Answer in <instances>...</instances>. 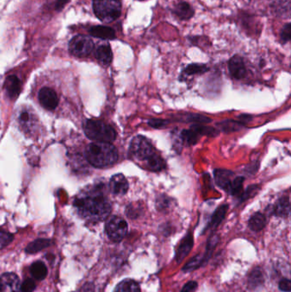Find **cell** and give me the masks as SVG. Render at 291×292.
I'll list each match as a JSON object with an SVG mask.
<instances>
[{"label": "cell", "instance_id": "6da1fadb", "mask_svg": "<svg viewBox=\"0 0 291 292\" xmlns=\"http://www.w3.org/2000/svg\"><path fill=\"white\" fill-rule=\"evenodd\" d=\"M75 206L83 218L90 221H101L111 212V205L107 198L97 191L81 194L76 198Z\"/></svg>", "mask_w": 291, "mask_h": 292}, {"label": "cell", "instance_id": "7a4b0ae2", "mask_svg": "<svg viewBox=\"0 0 291 292\" xmlns=\"http://www.w3.org/2000/svg\"><path fill=\"white\" fill-rule=\"evenodd\" d=\"M129 154L135 161L140 162L142 167L151 172H160L166 167L163 158L157 153L151 142L143 136L132 138Z\"/></svg>", "mask_w": 291, "mask_h": 292}, {"label": "cell", "instance_id": "3957f363", "mask_svg": "<svg viewBox=\"0 0 291 292\" xmlns=\"http://www.w3.org/2000/svg\"><path fill=\"white\" fill-rule=\"evenodd\" d=\"M85 158L94 167H108L117 161L118 151L111 143L94 142L85 149Z\"/></svg>", "mask_w": 291, "mask_h": 292}, {"label": "cell", "instance_id": "277c9868", "mask_svg": "<svg viewBox=\"0 0 291 292\" xmlns=\"http://www.w3.org/2000/svg\"><path fill=\"white\" fill-rule=\"evenodd\" d=\"M84 131L89 138L96 142L111 143L116 138V132L110 126L99 120H88L84 126Z\"/></svg>", "mask_w": 291, "mask_h": 292}, {"label": "cell", "instance_id": "5b68a950", "mask_svg": "<svg viewBox=\"0 0 291 292\" xmlns=\"http://www.w3.org/2000/svg\"><path fill=\"white\" fill-rule=\"evenodd\" d=\"M93 10L98 19L104 23H111L121 16L120 0H93Z\"/></svg>", "mask_w": 291, "mask_h": 292}, {"label": "cell", "instance_id": "8992f818", "mask_svg": "<svg viewBox=\"0 0 291 292\" xmlns=\"http://www.w3.org/2000/svg\"><path fill=\"white\" fill-rule=\"evenodd\" d=\"M17 122L19 124L21 130L27 135L33 136L38 129L39 121L35 112L27 107L21 108L17 114Z\"/></svg>", "mask_w": 291, "mask_h": 292}, {"label": "cell", "instance_id": "52a82bcc", "mask_svg": "<svg viewBox=\"0 0 291 292\" xmlns=\"http://www.w3.org/2000/svg\"><path fill=\"white\" fill-rule=\"evenodd\" d=\"M105 230L112 241L121 242L128 233V223L121 217L113 216L107 221Z\"/></svg>", "mask_w": 291, "mask_h": 292}, {"label": "cell", "instance_id": "ba28073f", "mask_svg": "<svg viewBox=\"0 0 291 292\" xmlns=\"http://www.w3.org/2000/svg\"><path fill=\"white\" fill-rule=\"evenodd\" d=\"M69 47V52L72 55L78 57H84L92 53L94 44L89 37L79 34L70 40Z\"/></svg>", "mask_w": 291, "mask_h": 292}, {"label": "cell", "instance_id": "9c48e42d", "mask_svg": "<svg viewBox=\"0 0 291 292\" xmlns=\"http://www.w3.org/2000/svg\"><path fill=\"white\" fill-rule=\"evenodd\" d=\"M217 243H218V238L216 236L211 237L210 239L209 240V244L207 247L206 252L204 253L203 255H199V256L193 257L189 263H187L185 265V266L182 268V271L185 272H192L194 270L199 268L200 266L205 265L211 257L213 248L216 246Z\"/></svg>", "mask_w": 291, "mask_h": 292}, {"label": "cell", "instance_id": "30bf717a", "mask_svg": "<svg viewBox=\"0 0 291 292\" xmlns=\"http://www.w3.org/2000/svg\"><path fill=\"white\" fill-rule=\"evenodd\" d=\"M21 283L18 276L7 272L0 277V292H20Z\"/></svg>", "mask_w": 291, "mask_h": 292}, {"label": "cell", "instance_id": "8fae6325", "mask_svg": "<svg viewBox=\"0 0 291 292\" xmlns=\"http://www.w3.org/2000/svg\"><path fill=\"white\" fill-rule=\"evenodd\" d=\"M39 100L40 105L48 110H53L58 105L59 99L56 92L50 87H44L39 91Z\"/></svg>", "mask_w": 291, "mask_h": 292}, {"label": "cell", "instance_id": "7c38bea8", "mask_svg": "<svg viewBox=\"0 0 291 292\" xmlns=\"http://www.w3.org/2000/svg\"><path fill=\"white\" fill-rule=\"evenodd\" d=\"M109 189L114 195L123 196L128 192V181L122 174L112 176L109 181Z\"/></svg>", "mask_w": 291, "mask_h": 292}, {"label": "cell", "instance_id": "4fadbf2b", "mask_svg": "<svg viewBox=\"0 0 291 292\" xmlns=\"http://www.w3.org/2000/svg\"><path fill=\"white\" fill-rule=\"evenodd\" d=\"M193 244L194 239L192 233H187L186 236L184 238L183 240L181 241V243L177 249L176 256H175L177 263H181L189 255V253L190 252V250L193 247Z\"/></svg>", "mask_w": 291, "mask_h": 292}, {"label": "cell", "instance_id": "5bb4252c", "mask_svg": "<svg viewBox=\"0 0 291 292\" xmlns=\"http://www.w3.org/2000/svg\"><path fill=\"white\" fill-rule=\"evenodd\" d=\"M233 173L225 169H216L214 171V177H215L216 184L219 186V187L226 190L227 193H229L230 189L233 184Z\"/></svg>", "mask_w": 291, "mask_h": 292}, {"label": "cell", "instance_id": "9a60e30c", "mask_svg": "<svg viewBox=\"0 0 291 292\" xmlns=\"http://www.w3.org/2000/svg\"><path fill=\"white\" fill-rule=\"evenodd\" d=\"M229 71L231 76L236 80H241L245 76L246 68L242 57L234 56L229 61Z\"/></svg>", "mask_w": 291, "mask_h": 292}, {"label": "cell", "instance_id": "2e32d148", "mask_svg": "<svg viewBox=\"0 0 291 292\" xmlns=\"http://www.w3.org/2000/svg\"><path fill=\"white\" fill-rule=\"evenodd\" d=\"M21 81L17 76H10L7 77L4 82V88L7 95L10 99H17L21 92Z\"/></svg>", "mask_w": 291, "mask_h": 292}, {"label": "cell", "instance_id": "e0dca14e", "mask_svg": "<svg viewBox=\"0 0 291 292\" xmlns=\"http://www.w3.org/2000/svg\"><path fill=\"white\" fill-rule=\"evenodd\" d=\"M198 124L193 125L189 130H184L181 133V139L185 145L190 146L197 143L200 137L202 136Z\"/></svg>", "mask_w": 291, "mask_h": 292}, {"label": "cell", "instance_id": "ac0fdd59", "mask_svg": "<svg viewBox=\"0 0 291 292\" xmlns=\"http://www.w3.org/2000/svg\"><path fill=\"white\" fill-rule=\"evenodd\" d=\"M89 33L92 36L99 38L102 40H114L115 39V31L109 27H92L89 31Z\"/></svg>", "mask_w": 291, "mask_h": 292}, {"label": "cell", "instance_id": "d6986e66", "mask_svg": "<svg viewBox=\"0 0 291 292\" xmlns=\"http://www.w3.org/2000/svg\"><path fill=\"white\" fill-rule=\"evenodd\" d=\"M96 58L103 65L107 66L111 63L113 59L111 48L108 45H103L98 47L95 53Z\"/></svg>", "mask_w": 291, "mask_h": 292}, {"label": "cell", "instance_id": "ffe728a7", "mask_svg": "<svg viewBox=\"0 0 291 292\" xmlns=\"http://www.w3.org/2000/svg\"><path fill=\"white\" fill-rule=\"evenodd\" d=\"M248 282H249V289L256 290L258 289L259 287H262L265 282L264 274L262 268L256 267L249 274Z\"/></svg>", "mask_w": 291, "mask_h": 292}, {"label": "cell", "instance_id": "44dd1931", "mask_svg": "<svg viewBox=\"0 0 291 292\" xmlns=\"http://www.w3.org/2000/svg\"><path fill=\"white\" fill-rule=\"evenodd\" d=\"M174 13L182 20H189L194 16V10L189 3L181 2L175 6Z\"/></svg>", "mask_w": 291, "mask_h": 292}, {"label": "cell", "instance_id": "7402d4cb", "mask_svg": "<svg viewBox=\"0 0 291 292\" xmlns=\"http://www.w3.org/2000/svg\"><path fill=\"white\" fill-rule=\"evenodd\" d=\"M274 213L279 217H287L291 213V203L288 197L280 198L274 206Z\"/></svg>", "mask_w": 291, "mask_h": 292}, {"label": "cell", "instance_id": "603a6c76", "mask_svg": "<svg viewBox=\"0 0 291 292\" xmlns=\"http://www.w3.org/2000/svg\"><path fill=\"white\" fill-rule=\"evenodd\" d=\"M228 210V205L224 204L219 206L215 212L213 213V216L211 218L209 226L206 227L207 229H214L216 227L219 226V224L221 223V221L224 220V218L226 216V212Z\"/></svg>", "mask_w": 291, "mask_h": 292}, {"label": "cell", "instance_id": "cb8c5ba5", "mask_svg": "<svg viewBox=\"0 0 291 292\" xmlns=\"http://www.w3.org/2000/svg\"><path fill=\"white\" fill-rule=\"evenodd\" d=\"M114 292H141L140 287L132 279H124L118 284Z\"/></svg>", "mask_w": 291, "mask_h": 292}, {"label": "cell", "instance_id": "d4e9b609", "mask_svg": "<svg viewBox=\"0 0 291 292\" xmlns=\"http://www.w3.org/2000/svg\"><path fill=\"white\" fill-rule=\"evenodd\" d=\"M30 272L33 276V279H37V280H43V279H46L47 273H48V270L42 262H36V263L32 264V266L30 267Z\"/></svg>", "mask_w": 291, "mask_h": 292}, {"label": "cell", "instance_id": "484cf974", "mask_svg": "<svg viewBox=\"0 0 291 292\" xmlns=\"http://www.w3.org/2000/svg\"><path fill=\"white\" fill-rule=\"evenodd\" d=\"M51 240L46 239H39L34 240L32 243H30L26 248V252L28 254H34L38 253L40 250L46 249L47 247L51 245Z\"/></svg>", "mask_w": 291, "mask_h": 292}, {"label": "cell", "instance_id": "4316f807", "mask_svg": "<svg viewBox=\"0 0 291 292\" xmlns=\"http://www.w3.org/2000/svg\"><path fill=\"white\" fill-rule=\"evenodd\" d=\"M265 226V217L262 213H256L249 220V227L254 232L262 231Z\"/></svg>", "mask_w": 291, "mask_h": 292}, {"label": "cell", "instance_id": "83f0119b", "mask_svg": "<svg viewBox=\"0 0 291 292\" xmlns=\"http://www.w3.org/2000/svg\"><path fill=\"white\" fill-rule=\"evenodd\" d=\"M209 70V68L204 64H197V63H193L190 64L186 67V69H185L184 73L186 76H194V75H200V74H203V73L207 72Z\"/></svg>", "mask_w": 291, "mask_h": 292}, {"label": "cell", "instance_id": "f1b7e54d", "mask_svg": "<svg viewBox=\"0 0 291 292\" xmlns=\"http://www.w3.org/2000/svg\"><path fill=\"white\" fill-rule=\"evenodd\" d=\"M243 181H244V179L241 176L233 179V184L230 189L229 194L233 196H237V195L241 193L242 191V187H243Z\"/></svg>", "mask_w": 291, "mask_h": 292}, {"label": "cell", "instance_id": "f546056e", "mask_svg": "<svg viewBox=\"0 0 291 292\" xmlns=\"http://www.w3.org/2000/svg\"><path fill=\"white\" fill-rule=\"evenodd\" d=\"M14 239V236L10 233L0 230V250L8 246Z\"/></svg>", "mask_w": 291, "mask_h": 292}, {"label": "cell", "instance_id": "4dcf8cb0", "mask_svg": "<svg viewBox=\"0 0 291 292\" xmlns=\"http://www.w3.org/2000/svg\"><path fill=\"white\" fill-rule=\"evenodd\" d=\"M141 206L139 204H131L128 207H127L126 213L128 217L131 219H136L137 216L140 215Z\"/></svg>", "mask_w": 291, "mask_h": 292}, {"label": "cell", "instance_id": "1f68e13d", "mask_svg": "<svg viewBox=\"0 0 291 292\" xmlns=\"http://www.w3.org/2000/svg\"><path fill=\"white\" fill-rule=\"evenodd\" d=\"M170 201L169 198L166 196H160L157 200V206L158 210L160 211H163L164 210H167V208L170 206Z\"/></svg>", "mask_w": 291, "mask_h": 292}, {"label": "cell", "instance_id": "d6a6232c", "mask_svg": "<svg viewBox=\"0 0 291 292\" xmlns=\"http://www.w3.org/2000/svg\"><path fill=\"white\" fill-rule=\"evenodd\" d=\"M35 283L33 279H26L21 286L22 292H33L35 290Z\"/></svg>", "mask_w": 291, "mask_h": 292}, {"label": "cell", "instance_id": "836d02e7", "mask_svg": "<svg viewBox=\"0 0 291 292\" xmlns=\"http://www.w3.org/2000/svg\"><path fill=\"white\" fill-rule=\"evenodd\" d=\"M222 128H225L226 131H236L238 130L239 128L242 125V123H238V122H233V121H226V122H221Z\"/></svg>", "mask_w": 291, "mask_h": 292}, {"label": "cell", "instance_id": "e575fe53", "mask_svg": "<svg viewBox=\"0 0 291 292\" xmlns=\"http://www.w3.org/2000/svg\"><path fill=\"white\" fill-rule=\"evenodd\" d=\"M291 24L288 23L286 24L284 28L282 30L281 32V41L282 43L289 42V40H291Z\"/></svg>", "mask_w": 291, "mask_h": 292}, {"label": "cell", "instance_id": "d590c367", "mask_svg": "<svg viewBox=\"0 0 291 292\" xmlns=\"http://www.w3.org/2000/svg\"><path fill=\"white\" fill-rule=\"evenodd\" d=\"M149 125L155 128H161L165 127L168 123V121L166 120H160V119H152L149 121Z\"/></svg>", "mask_w": 291, "mask_h": 292}, {"label": "cell", "instance_id": "8d00e7d4", "mask_svg": "<svg viewBox=\"0 0 291 292\" xmlns=\"http://www.w3.org/2000/svg\"><path fill=\"white\" fill-rule=\"evenodd\" d=\"M279 289L282 292H291V282L288 279H283L278 284Z\"/></svg>", "mask_w": 291, "mask_h": 292}, {"label": "cell", "instance_id": "74e56055", "mask_svg": "<svg viewBox=\"0 0 291 292\" xmlns=\"http://www.w3.org/2000/svg\"><path fill=\"white\" fill-rule=\"evenodd\" d=\"M197 286L198 285L196 281H190L184 286L183 289L181 290V292H195L197 289Z\"/></svg>", "mask_w": 291, "mask_h": 292}, {"label": "cell", "instance_id": "f35d334b", "mask_svg": "<svg viewBox=\"0 0 291 292\" xmlns=\"http://www.w3.org/2000/svg\"><path fill=\"white\" fill-rule=\"evenodd\" d=\"M79 292H95V286L93 283H85V285L82 286Z\"/></svg>", "mask_w": 291, "mask_h": 292}, {"label": "cell", "instance_id": "ab89813d", "mask_svg": "<svg viewBox=\"0 0 291 292\" xmlns=\"http://www.w3.org/2000/svg\"><path fill=\"white\" fill-rule=\"evenodd\" d=\"M70 0H57L56 3V10H61L63 9V7L65 6V4L69 3Z\"/></svg>", "mask_w": 291, "mask_h": 292}]
</instances>
